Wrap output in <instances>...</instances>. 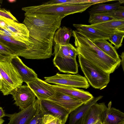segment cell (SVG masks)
I'll return each instance as SVG.
<instances>
[{"mask_svg":"<svg viewBox=\"0 0 124 124\" xmlns=\"http://www.w3.org/2000/svg\"><path fill=\"white\" fill-rule=\"evenodd\" d=\"M23 22L29 32V45L19 55L26 59H46L52 55L54 33L63 18L50 14L25 13Z\"/></svg>","mask_w":124,"mask_h":124,"instance_id":"1","label":"cell"},{"mask_svg":"<svg viewBox=\"0 0 124 124\" xmlns=\"http://www.w3.org/2000/svg\"><path fill=\"white\" fill-rule=\"evenodd\" d=\"M72 36L78 54L104 72L110 74L120 65L117 62L100 49L91 41L77 30H73Z\"/></svg>","mask_w":124,"mask_h":124,"instance_id":"2","label":"cell"},{"mask_svg":"<svg viewBox=\"0 0 124 124\" xmlns=\"http://www.w3.org/2000/svg\"><path fill=\"white\" fill-rule=\"evenodd\" d=\"M54 49L53 62L54 66L61 72L77 74L78 65L76 57L78 54L76 48L69 43L65 45H55Z\"/></svg>","mask_w":124,"mask_h":124,"instance_id":"3","label":"cell"},{"mask_svg":"<svg viewBox=\"0 0 124 124\" xmlns=\"http://www.w3.org/2000/svg\"><path fill=\"white\" fill-rule=\"evenodd\" d=\"M90 3L76 5H44L23 8L25 13L50 14L63 17L76 13H81L92 5Z\"/></svg>","mask_w":124,"mask_h":124,"instance_id":"4","label":"cell"},{"mask_svg":"<svg viewBox=\"0 0 124 124\" xmlns=\"http://www.w3.org/2000/svg\"><path fill=\"white\" fill-rule=\"evenodd\" d=\"M23 82L21 76L11 61L0 62V91L3 95L10 94Z\"/></svg>","mask_w":124,"mask_h":124,"instance_id":"5","label":"cell"},{"mask_svg":"<svg viewBox=\"0 0 124 124\" xmlns=\"http://www.w3.org/2000/svg\"><path fill=\"white\" fill-rule=\"evenodd\" d=\"M78 62L81 70L88 82L94 88L102 89L110 81V74L99 69L78 54Z\"/></svg>","mask_w":124,"mask_h":124,"instance_id":"6","label":"cell"},{"mask_svg":"<svg viewBox=\"0 0 124 124\" xmlns=\"http://www.w3.org/2000/svg\"><path fill=\"white\" fill-rule=\"evenodd\" d=\"M44 78L46 82L57 85L85 89L90 87L86 78L79 74H63L57 73L54 76Z\"/></svg>","mask_w":124,"mask_h":124,"instance_id":"7","label":"cell"},{"mask_svg":"<svg viewBox=\"0 0 124 124\" xmlns=\"http://www.w3.org/2000/svg\"><path fill=\"white\" fill-rule=\"evenodd\" d=\"M15 101L14 104L21 110H23L33 104L36 96L27 85H21L13 90L10 93Z\"/></svg>","mask_w":124,"mask_h":124,"instance_id":"8","label":"cell"},{"mask_svg":"<svg viewBox=\"0 0 124 124\" xmlns=\"http://www.w3.org/2000/svg\"><path fill=\"white\" fill-rule=\"evenodd\" d=\"M0 19L5 23L4 26L1 27L4 28L10 32L12 38L25 44L26 47L29 45V32L24 24L4 17H0Z\"/></svg>","mask_w":124,"mask_h":124,"instance_id":"9","label":"cell"},{"mask_svg":"<svg viewBox=\"0 0 124 124\" xmlns=\"http://www.w3.org/2000/svg\"><path fill=\"white\" fill-rule=\"evenodd\" d=\"M26 84L39 100H49L55 97L56 91L52 85L38 78Z\"/></svg>","mask_w":124,"mask_h":124,"instance_id":"10","label":"cell"},{"mask_svg":"<svg viewBox=\"0 0 124 124\" xmlns=\"http://www.w3.org/2000/svg\"><path fill=\"white\" fill-rule=\"evenodd\" d=\"M39 100L37 98L35 102L27 108L17 113L6 114L9 117V124H28L37 111Z\"/></svg>","mask_w":124,"mask_h":124,"instance_id":"11","label":"cell"},{"mask_svg":"<svg viewBox=\"0 0 124 124\" xmlns=\"http://www.w3.org/2000/svg\"><path fill=\"white\" fill-rule=\"evenodd\" d=\"M56 91L54 98L49 100L63 108L69 114L84 103L75 97Z\"/></svg>","mask_w":124,"mask_h":124,"instance_id":"12","label":"cell"},{"mask_svg":"<svg viewBox=\"0 0 124 124\" xmlns=\"http://www.w3.org/2000/svg\"><path fill=\"white\" fill-rule=\"evenodd\" d=\"M39 100L45 114L51 115L60 120L62 124H65L69 114L65 109L49 100Z\"/></svg>","mask_w":124,"mask_h":124,"instance_id":"13","label":"cell"},{"mask_svg":"<svg viewBox=\"0 0 124 124\" xmlns=\"http://www.w3.org/2000/svg\"><path fill=\"white\" fill-rule=\"evenodd\" d=\"M106 107L104 102L94 103L87 111L80 124H101L103 112Z\"/></svg>","mask_w":124,"mask_h":124,"instance_id":"14","label":"cell"},{"mask_svg":"<svg viewBox=\"0 0 124 124\" xmlns=\"http://www.w3.org/2000/svg\"><path fill=\"white\" fill-rule=\"evenodd\" d=\"M55 91L75 97L84 103L94 98L89 92L76 88L59 85H52Z\"/></svg>","mask_w":124,"mask_h":124,"instance_id":"15","label":"cell"},{"mask_svg":"<svg viewBox=\"0 0 124 124\" xmlns=\"http://www.w3.org/2000/svg\"><path fill=\"white\" fill-rule=\"evenodd\" d=\"M73 26L76 28V30L92 41L100 39L108 40L110 35L93 28L89 25L74 24Z\"/></svg>","mask_w":124,"mask_h":124,"instance_id":"16","label":"cell"},{"mask_svg":"<svg viewBox=\"0 0 124 124\" xmlns=\"http://www.w3.org/2000/svg\"><path fill=\"white\" fill-rule=\"evenodd\" d=\"M102 96L94 98L89 101L83 104L70 114L68 124H80L87 111L91 107L101 99Z\"/></svg>","mask_w":124,"mask_h":124,"instance_id":"17","label":"cell"},{"mask_svg":"<svg viewBox=\"0 0 124 124\" xmlns=\"http://www.w3.org/2000/svg\"><path fill=\"white\" fill-rule=\"evenodd\" d=\"M89 25L93 28L109 35L118 31H124V20L114 19Z\"/></svg>","mask_w":124,"mask_h":124,"instance_id":"18","label":"cell"},{"mask_svg":"<svg viewBox=\"0 0 124 124\" xmlns=\"http://www.w3.org/2000/svg\"><path fill=\"white\" fill-rule=\"evenodd\" d=\"M11 62L16 68L23 82L26 83L38 78L37 74L34 71L26 66L19 56H15Z\"/></svg>","mask_w":124,"mask_h":124,"instance_id":"19","label":"cell"},{"mask_svg":"<svg viewBox=\"0 0 124 124\" xmlns=\"http://www.w3.org/2000/svg\"><path fill=\"white\" fill-rule=\"evenodd\" d=\"M102 122L103 124H124V113L119 109L108 106L103 112Z\"/></svg>","mask_w":124,"mask_h":124,"instance_id":"20","label":"cell"},{"mask_svg":"<svg viewBox=\"0 0 124 124\" xmlns=\"http://www.w3.org/2000/svg\"><path fill=\"white\" fill-rule=\"evenodd\" d=\"M0 44L7 47L15 56L25 50L26 45L25 44L15 40L9 37L0 34Z\"/></svg>","mask_w":124,"mask_h":124,"instance_id":"21","label":"cell"},{"mask_svg":"<svg viewBox=\"0 0 124 124\" xmlns=\"http://www.w3.org/2000/svg\"><path fill=\"white\" fill-rule=\"evenodd\" d=\"M72 31V29L65 26L58 29L54 33L53 38L55 45H65L68 44Z\"/></svg>","mask_w":124,"mask_h":124,"instance_id":"22","label":"cell"},{"mask_svg":"<svg viewBox=\"0 0 124 124\" xmlns=\"http://www.w3.org/2000/svg\"><path fill=\"white\" fill-rule=\"evenodd\" d=\"M92 42L106 54L116 61L121 62V59L116 49L107 40L100 39Z\"/></svg>","mask_w":124,"mask_h":124,"instance_id":"23","label":"cell"},{"mask_svg":"<svg viewBox=\"0 0 124 124\" xmlns=\"http://www.w3.org/2000/svg\"><path fill=\"white\" fill-rule=\"evenodd\" d=\"M121 4L118 1L117 2L110 4H97L89 9L88 11L90 14L99 12H103L109 11L113 10L122 8Z\"/></svg>","mask_w":124,"mask_h":124,"instance_id":"24","label":"cell"},{"mask_svg":"<svg viewBox=\"0 0 124 124\" xmlns=\"http://www.w3.org/2000/svg\"><path fill=\"white\" fill-rule=\"evenodd\" d=\"M114 19L113 18L101 13H96L90 14L88 22L90 25H93Z\"/></svg>","mask_w":124,"mask_h":124,"instance_id":"25","label":"cell"},{"mask_svg":"<svg viewBox=\"0 0 124 124\" xmlns=\"http://www.w3.org/2000/svg\"><path fill=\"white\" fill-rule=\"evenodd\" d=\"M124 36V31H118L110 34L108 40L114 45L116 49H118L122 45Z\"/></svg>","mask_w":124,"mask_h":124,"instance_id":"26","label":"cell"},{"mask_svg":"<svg viewBox=\"0 0 124 124\" xmlns=\"http://www.w3.org/2000/svg\"><path fill=\"white\" fill-rule=\"evenodd\" d=\"M15 56L9 49L0 44V62L11 61Z\"/></svg>","mask_w":124,"mask_h":124,"instance_id":"27","label":"cell"},{"mask_svg":"<svg viewBox=\"0 0 124 124\" xmlns=\"http://www.w3.org/2000/svg\"><path fill=\"white\" fill-rule=\"evenodd\" d=\"M45 114L39 100L36 112L28 124H41L43 117Z\"/></svg>","mask_w":124,"mask_h":124,"instance_id":"28","label":"cell"},{"mask_svg":"<svg viewBox=\"0 0 124 124\" xmlns=\"http://www.w3.org/2000/svg\"><path fill=\"white\" fill-rule=\"evenodd\" d=\"M111 17L115 19L124 20V7L109 11L100 12Z\"/></svg>","mask_w":124,"mask_h":124,"instance_id":"29","label":"cell"},{"mask_svg":"<svg viewBox=\"0 0 124 124\" xmlns=\"http://www.w3.org/2000/svg\"><path fill=\"white\" fill-rule=\"evenodd\" d=\"M41 124H62L58 119L49 114L44 115Z\"/></svg>","mask_w":124,"mask_h":124,"instance_id":"30","label":"cell"},{"mask_svg":"<svg viewBox=\"0 0 124 124\" xmlns=\"http://www.w3.org/2000/svg\"><path fill=\"white\" fill-rule=\"evenodd\" d=\"M77 0H52L43 4L44 5H76L77 4Z\"/></svg>","mask_w":124,"mask_h":124,"instance_id":"31","label":"cell"},{"mask_svg":"<svg viewBox=\"0 0 124 124\" xmlns=\"http://www.w3.org/2000/svg\"><path fill=\"white\" fill-rule=\"evenodd\" d=\"M0 7V17H5L18 22L17 19L12 14L10 11L6 10L4 8H1Z\"/></svg>","mask_w":124,"mask_h":124,"instance_id":"32","label":"cell"},{"mask_svg":"<svg viewBox=\"0 0 124 124\" xmlns=\"http://www.w3.org/2000/svg\"><path fill=\"white\" fill-rule=\"evenodd\" d=\"M121 62L122 64V68L123 71L124 70V53L123 52L122 53L121 56Z\"/></svg>","mask_w":124,"mask_h":124,"instance_id":"33","label":"cell"},{"mask_svg":"<svg viewBox=\"0 0 124 124\" xmlns=\"http://www.w3.org/2000/svg\"><path fill=\"white\" fill-rule=\"evenodd\" d=\"M6 116V114L3 109L2 108L0 107V119H2V118Z\"/></svg>","mask_w":124,"mask_h":124,"instance_id":"34","label":"cell"},{"mask_svg":"<svg viewBox=\"0 0 124 124\" xmlns=\"http://www.w3.org/2000/svg\"><path fill=\"white\" fill-rule=\"evenodd\" d=\"M4 121V120L2 119H0V124H3Z\"/></svg>","mask_w":124,"mask_h":124,"instance_id":"35","label":"cell"},{"mask_svg":"<svg viewBox=\"0 0 124 124\" xmlns=\"http://www.w3.org/2000/svg\"><path fill=\"white\" fill-rule=\"evenodd\" d=\"M118 1H119L121 4L124 3V0H118Z\"/></svg>","mask_w":124,"mask_h":124,"instance_id":"36","label":"cell"},{"mask_svg":"<svg viewBox=\"0 0 124 124\" xmlns=\"http://www.w3.org/2000/svg\"><path fill=\"white\" fill-rule=\"evenodd\" d=\"M103 124V123H101V124Z\"/></svg>","mask_w":124,"mask_h":124,"instance_id":"37","label":"cell"},{"mask_svg":"<svg viewBox=\"0 0 124 124\" xmlns=\"http://www.w3.org/2000/svg\"><path fill=\"white\" fill-rule=\"evenodd\" d=\"M9 124V123L8 124Z\"/></svg>","mask_w":124,"mask_h":124,"instance_id":"38","label":"cell"},{"mask_svg":"<svg viewBox=\"0 0 124 124\" xmlns=\"http://www.w3.org/2000/svg\"><path fill=\"white\" fill-rule=\"evenodd\" d=\"M1 21V20L0 19V22Z\"/></svg>","mask_w":124,"mask_h":124,"instance_id":"39","label":"cell"}]
</instances>
